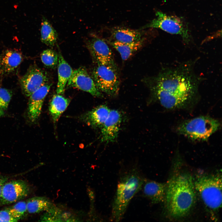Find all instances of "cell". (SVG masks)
<instances>
[{
    "label": "cell",
    "instance_id": "cell-25",
    "mask_svg": "<svg viewBox=\"0 0 222 222\" xmlns=\"http://www.w3.org/2000/svg\"><path fill=\"white\" fill-rule=\"evenodd\" d=\"M12 95L10 90L0 88V108L3 110L7 109Z\"/></svg>",
    "mask_w": 222,
    "mask_h": 222
},
{
    "label": "cell",
    "instance_id": "cell-5",
    "mask_svg": "<svg viewBox=\"0 0 222 222\" xmlns=\"http://www.w3.org/2000/svg\"><path fill=\"white\" fill-rule=\"evenodd\" d=\"M220 126V123L217 120L201 116L183 122L178 126L177 131L192 140L205 141Z\"/></svg>",
    "mask_w": 222,
    "mask_h": 222
},
{
    "label": "cell",
    "instance_id": "cell-8",
    "mask_svg": "<svg viewBox=\"0 0 222 222\" xmlns=\"http://www.w3.org/2000/svg\"><path fill=\"white\" fill-rule=\"evenodd\" d=\"M87 47L96 64L117 68L112 51L104 39L94 36L88 40Z\"/></svg>",
    "mask_w": 222,
    "mask_h": 222
},
{
    "label": "cell",
    "instance_id": "cell-20",
    "mask_svg": "<svg viewBox=\"0 0 222 222\" xmlns=\"http://www.w3.org/2000/svg\"><path fill=\"white\" fill-rule=\"evenodd\" d=\"M70 100L60 94L54 95L50 102L49 111L53 122L56 123L69 105Z\"/></svg>",
    "mask_w": 222,
    "mask_h": 222
},
{
    "label": "cell",
    "instance_id": "cell-11",
    "mask_svg": "<svg viewBox=\"0 0 222 222\" xmlns=\"http://www.w3.org/2000/svg\"><path fill=\"white\" fill-rule=\"evenodd\" d=\"M67 84L68 86L86 92L94 97H103L102 93L96 86L93 79L84 67L73 70Z\"/></svg>",
    "mask_w": 222,
    "mask_h": 222
},
{
    "label": "cell",
    "instance_id": "cell-21",
    "mask_svg": "<svg viewBox=\"0 0 222 222\" xmlns=\"http://www.w3.org/2000/svg\"><path fill=\"white\" fill-rule=\"evenodd\" d=\"M27 211L30 214L38 213L43 211L48 212L55 206L47 198L35 196L29 199L26 202Z\"/></svg>",
    "mask_w": 222,
    "mask_h": 222
},
{
    "label": "cell",
    "instance_id": "cell-17",
    "mask_svg": "<svg viewBox=\"0 0 222 222\" xmlns=\"http://www.w3.org/2000/svg\"><path fill=\"white\" fill-rule=\"evenodd\" d=\"M110 109L106 105H101L84 114L81 119L94 128H101L107 118Z\"/></svg>",
    "mask_w": 222,
    "mask_h": 222
},
{
    "label": "cell",
    "instance_id": "cell-22",
    "mask_svg": "<svg viewBox=\"0 0 222 222\" xmlns=\"http://www.w3.org/2000/svg\"><path fill=\"white\" fill-rule=\"evenodd\" d=\"M41 40L47 46L52 47L56 43L58 34L48 20L43 18L41 28Z\"/></svg>",
    "mask_w": 222,
    "mask_h": 222
},
{
    "label": "cell",
    "instance_id": "cell-16",
    "mask_svg": "<svg viewBox=\"0 0 222 222\" xmlns=\"http://www.w3.org/2000/svg\"><path fill=\"white\" fill-rule=\"evenodd\" d=\"M110 40L124 43L138 41L145 38V33L140 29L133 30L123 27L113 28L111 31Z\"/></svg>",
    "mask_w": 222,
    "mask_h": 222
},
{
    "label": "cell",
    "instance_id": "cell-24",
    "mask_svg": "<svg viewBox=\"0 0 222 222\" xmlns=\"http://www.w3.org/2000/svg\"><path fill=\"white\" fill-rule=\"evenodd\" d=\"M41 59L43 64L48 68H54L58 65V54L52 49L44 50L41 54Z\"/></svg>",
    "mask_w": 222,
    "mask_h": 222
},
{
    "label": "cell",
    "instance_id": "cell-19",
    "mask_svg": "<svg viewBox=\"0 0 222 222\" xmlns=\"http://www.w3.org/2000/svg\"><path fill=\"white\" fill-rule=\"evenodd\" d=\"M58 56V80L56 92L57 94H61L64 92L68 81L73 70L59 51Z\"/></svg>",
    "mask_w": 222,
    "mask_h": 222
},
{
    "label": "cell",
    "instance_id": "cell-26",
    "mask_svg": "<svg viewBox=\"0 0 222 222\" xmlns=\"http://www.w3.org/2000/svg\"><path fill=\"white\" fill-rule=\"evenodd\" d=\"M6 209L0 210V222H17Z\"/></svg>",
    "mask_w": 222,
    "mask_h": 222
},
{
    "label": "cell",
    "instance_id": "cell-28",
    "mask_svg": "<svg viewBox=\"0 0 222 222\" xmlns=\"http://www.w3.org/2000/svg\"><path fill=\"white\" fill-rule=\"evenodd\" d=\"M5 114V113L4 111V110L0 108V117H2L4 116Z\"/></svg>",
    "mask_w": 222,
    "mask_h": 222
},
{
    "label": "cell",
    "instance_id": "cell-2",
    "mask_svg": "<svg viewBox=\"0 0 222 222\" xmlns=\"http://www.w3.org/2000/svg\"><path fill=\"white\" fill-rule=\"evenodd\" d=\"M166 184L164 202L168 213L174 218L185 216L192 208L196 199L192 176L187 173L177 174Z\"/></svg>",
    "mask_w": 222,
    "mask_h": 222
},
{
    "label": "cell",
    "instance_id": "cell-23",
    "mask_svg": "<svg viewBox=\"0 0 222 222\" xmlns=\"http://www.w3.org/2000/svg\"><path fill=\"white\" fill-rule=\"evenodd\" d=\"M6 209L18 221L24 218L28 213L27 202L25 201H19Z\"/></svg>",
    "mask_w": 222,
    "mask_h": 222
},
{
    "label": "cell",
    "instance_id": "cell-14",
    "mask_svg": "<svg viewBox=\"0 0 222 222\" xmlns=\"http://www.w3.org/2000/svg\"><path fill=\"white\" fill-rule=\"evenodd\" d=\"M23 60L22 53L15 49L6 50L0 55V76L8 74L16 69Z\"/></svg>",
    "mask_w": 222,
    "mask_h": 222
},
{
    "label": "cell",
    "instance_id": "cell-6",
    "mask_svg": "<svg viewBox=\"0 0 222 222\" xmlns=\"http://www.w3.org/2000/svg\"><path fill=\"white\" fill-rule=\"evenodd\" d=\"M156 18L140 29L158 28L171 34L179 35L185 43L188 44L191 42L192 37L188 25L183 18L167 15L161 11L156 12Z\"/></svg>",
    "mask_w": 222,
    "mask_h": 222
},
{
    "label": "cell",
    "instance_id": "cell-10",
    "mask_svg": "<svg viewBox=\"0 0 222 222\" xmlns=\"http://www.w3.org/2000/svg\"><path fill=\"white\" fill-rule=\"evenodd\" d=\"M46 73L37 66H30L20 81L23 94L29 97L33 92L48 83Z\"/></svg>",
    "mask_w": 222,
    "mask_h": 222
},
{
    "label": "cell",
    "instance_id": "cell-12",
    "mask_svg": "<svg viewBox=\"0 0 222 222\" xmlns=\"http://www.w3.org/2000/svg\"><path fill=\"white\" fill-rule=\"evenodd\" d=\"M122 121V116L117 110H110L107 118L101 127V141L108 143L117 139Z\"/></svg>",
    "mask_w": 222,
    "mask_h": 222
},
{
    "label": "cell",
    "instance_id": "cell-1",
    "mask_svg": "<svg viewBox=\"0 0 222 222\" xmlns=\"http://www.w3.org/2000/svg\"><path fill=\"white\" fill-rule=\"evenodd\" d=\"M195 62L163 68L157 75L146 79L152 97L170 109L182 108L195 101L203 79L195 72Z\"/></svg>",
    "mask_w": 222,
    "mask_h": 222
},
{
    "label": "cell",
    "instance_id": "cell-4",
    "mask_svg": "<svg viewBox=\"0 0 222 222\" xmlns=\"http://www.w3.org/2000/svg\"><path fill=\"white\" fill-rule=\"evenodd\" d=\"M194 183L195 190L207 208L212 212L218 211L222 205L221 175H201Z\"/></svg>",
    "mask_w": 222,
    "mask_h": 222
},
{
    "label": "cell",
    "instance_id": "cell-27",
    "mask_svg": "<svg viewBox=\"0 0 222 222\" xmlns=\"http://www.w3.org/2000/svg\"><path fill=\"white\" fill-rule=\"evenodd\" d=\"M7 180L6 178L0 176V198L2 187L4 183L6 182Z\"/></svg>",
    "mask_w": 222,
    "mask_h": 222
},
{
    "label": "cell",
    "instance_id": "cell-13",
    "mask_svg": "<svg viewBox=\"0 0 222 222\" xmlns=\"http://www.w3.org/2000/svg\"><path fill=\"white\" fill-rule=\"evenodd\" d=\"M51 85V84L48 82L35 91L29 97L27 114L31 122H35L39 117L44 101Z\"/></svg>",
    "mask_w": 222,
    "mask_h": 222
},
{
    "label": "cell",
    "instance_id": "cell-9",
    "mask_svg": "<svg viewBox=\"0 0 222 222\" xmlns=\"http://www.w3.org/2000/svg\"><path fill=\"white\" fill-rule=\"evenodd\" d=\"M30 191L28 183L21 180L6 182L4 184L0 198V205L15 203L27 197Z\"/></svg>",
    "mask_w": 222,
    "mask_h": 222
},
{
    "label": "cell",
    "instance_id": "cell-3",
    "mask_svg": "<svg viewBox=\"0 0 222 222\" xmlns=\"http://www.w3.org/2000/svg\"><path fill=\"white\" fill-rule=\"evenodd\" d=\"M144 179L134 169L121 177L112 205L111 220L117 222L122 219L130 201L141 190Z\"/></svg>",
    "mask_w": 222,
    "mask_h": 222
},
{
    "label": "cell",
    "instance_id": "cell-7",
    "mask_svg": "<svg viewBox=\"0 0 222 222\" xmlns=\"http://www.w3.org/2000/svg\"><path fill=\"white\" fill-rule=\"evenodd\" d=\"M96 64L92 75L96 86L101 92L116 96L118 93L120 82L118 68Z\"/></svg>",
    "mask_w": 222,
    "mask_h": 222
},
{
    "label": "cell",
    "instance_id": "cell-15",
    "mask_svg": "<svg viewBox=\"0 0 222 222\" xmlns=\"http://www.w3.org/2000/svg\"><path fill=\"white\" fill-rule=\"evenodd\" d=\"M166 187V184L144 179L141 190L152 203L157 204L164 202Z\"/></svg>",
    "mask_w": 222,
    "mask_h": 222
},
{
    "label": "cell",
    "instance_id": "cell-18",
    "mask_svg": "<svg viewBox=\"0 0 222 222\" xmlns=\"http://www.w3.org/2000/svg\"><path fill=\"white\" fill-rule=\"evenodd\" d=\"M146 38L139 41L130 43H124L109 40V43L120 53L122 59L126 60L136 52L142 48L146 43Z\"/></svg>",
    "mask_w": 222,
    "mask_h": 222
}]
</instances>
